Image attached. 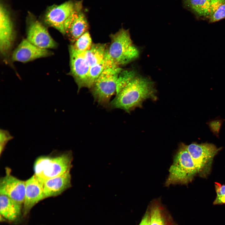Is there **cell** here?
Wrapping results in <instances>:
<instances>
[{"label": "cell", "mask_w": 225, "mask_h": 225, "mask_svg": "<svg viewBox=\"0 0 225 225\" xmlns=\"http://www.w3.org/2000/svg\"><path fill=\"white\" fill-rule=\"evenodd\" d=\"M159 207L153 206L151 210L150 225H166Z\"/></svg>", "instance_id": "23"}, {"label": "cell", "mask_w": 225, "mask_h": 225, "mask_svg": "<svg viewBox=\"0 0 225 225\" xmlns=\"http://www.w3.org/2000/svg\"><path fill=\"white\" fill-rule=\"evenodd\" d=\"M111 43L107 48L104 60L108 68H115L128 64L139 55L138 48L134 45L129 30L122 28L110 35Z\"/></svg>", "instance_id": "2"}, {"label": "cell", "mask_w": 225, "mask_h": 225, "mask_svg": "<svg viewBox=\"0 0 225 225\" xmlns=\"http://www.w3.org/2000/svg\"><path fill=\"white\" fill-rule=\"evenodd\" d=\"M215 187L217 196L213 202V205L225 204V185L215 182Z\"/></svg>", "instance_id": "24"}, {"label": "cell", "mask_w": 225, "mask_h": 225, "mask_svg": "<svg viewBox=\"0 0 225 225\" xmlns=\"http://www.w3.org/2000/svg\"><path fill=\"white\" fill-rule=\"evenodd\" d=\"M156 90L152 81L136 76L131 80L111 101L108 108H119L128 113L142 107L147 99H155Z\"/></svg>", "instance_id": "1"}, {"label": "cell", "mask_w": 225, "mask_h": 225, "mask_svg": "<svg viewBox=\"0 0 225 225\" xmlns=\"http://www.w3.org/2000/svg\"><path fill=\"white\" fill-rule=\"evenodd\" d=\"M169 172L165 183L166 187L177 184L187 185L196 175H198L196 166L186 144L183 143L179 145Z\"/></svg>", "instance_id": "3"}, {"label": "cell", "mask_w": 225, "mask_h": 225, "mask_svg": "<svg viewBox=\"0 0 225 225\" xmlns=\"http://www.w3.org/2000/svg\"><path fill=\"white\" fill-rule=\"evenodd\" d=\"M70 170L59 176L51 178L43 183L44 198L58 196L71 186Z\"/></svg>", "instance_id": "14"}, {"label": "cell", "mask_w": 225, "mask_h": 225, "mask_svg": "<svg viewBox=\"0 0 225 225\" xmlns=\"http://www.w3.org/2000/svg\"><path fill=\"white\" fill-rule=\"evenodd\" d=\"M211 0H184V4L198 17L208 18Z\"/></svg>", "instance_id": "18"}, {"label": "cell", "mask_w": 225, "mask_h": 225, "mask_svg": "<svg viewBox=\"0 0 225 225\" xmlns=\"http://www.w3.org/2000/svg\"><path fill=\"white\" fill-rule=\"evenodd\" d=\"M91 36L87 31L75 42L73 45H71L76 50L80 52H84L88 50L92 45Z\"/></svg>", "instance_id": "21"}, {"label": "cell", "mask_w": 225, "mask_h": 225, "mask_svg": "<svg viewBox=\"0 0 225 225\" xmlns=\"http://www.w3.org/2000/svg\"><path fill=\"white\" fill-rule=\"evenodd\" d=\"M72 159L70 152L40 156L34 162V175L43 183L46 180L61 175L70 170Z\"/></svg>", "instance_id": "4"}, {"label": "cell", "mask_w": 225, "mask_h": 225, "mask_svg": "<svg viewBox=\"0 0 225 225\" xmlns=\"http://www.w3.org/2000/svg\"><path fill=\"white\" fill-rule=\"evenodd\" d=\"M14 32L9 13L2 4L0 7V51L3 55L9 52L12 45Z\"/></svg>", "instance_id": "12"}, {"label": "cell", "mask_w": 225, "mask_h": 225, "mask_svg": "<svg viewBox=\"0 0 225 225\" xmlns=\"http://www.w3.org/2000/svg\"><path fill=\"white\" fill-rule=\"evenodd\" d=\"M106 49L105 44H92L88 50L84 52L85 59L90 67L103 59Z\"/></svg>", "instance_id": "17"}, {"label": "cell", "mask_w": 225, "mask_h": 225, "mask_svg": "<svg viewBox=\"0 0 225 225\" xmlns=\"http://www.w3.org/2000/svg\"><path fill=\"white\" fill-rule=\"evenodd\" d=\"M27 39L34 45L42 48H53L57 46L46 28L37 20L32 21L30 23L28 29Z\"/></svg>", "instance_id": "10"}, {"label": "cell", "mask_w": 225, "mask_h": 225, "mask_svg": "<svg viewBox=\"0 0 225 225\" xmlns=\"http://www.w3.org/2000/svg\"><path fill=\"white\" fill-rule=\"evenodd\" d=\"M122 68L105 69L90 89L95 101L108 107L112 97L116 92L117 82Z\"/></svg>", "instance_id": "5"}, {"label": "cell", "mask_w": 225, "mask_h": 225, "mask_svg": "<svg viewBox=\"0 0 225 225\" xmlns=\"http://www.w3.org/2000/svg\"><path fill=\"white\" fill-rule=\"evenodd\" d=\"M77 6L69 1L58 5L50 8L45 16V22L64 35L76 12Z\"/></svg>", "instance_id": "7"}, {"label": "cell", "mask_w": 225, "mask_h": 225, "mask_svg": "<svg viewBox=\"0 0 225 225\" xmlns=\"http://www.w3.org/2000/svg\"><path fill=\"white\" fill-rule=\"evenodd\" d=\"M105 69L106 66L104 59L100 62L90 67L86 87L90 89Z\"/></svg>", "instance_id": "20"}, {"label": "cell", "mask_w": 225, "mask_h": 225, "mask_svg": "<svg viewBox=\"0 0 225 225\" xmlns=\"http://www.w3.org/2000/svg\"><path fill=\"white\" fill-rule=\"evenodd\" d=\"M0 195L1 216L10 221L15 220L20 214L22 206L6 195Z\"/></svg>", "instance_id": "16"}, {"label": "cell", "mask_w": 225, "mask_h": 225, "mask_svg": "<svg viewBox=\"0 0 225 225\" xmlns=\"http://www.w3.org/2000/svg\"><path fill=\"white\" fill-rule=\"evenodd\" d=\"M9 131L7 130L1 129L0 130V153L4 150L8 142L13 138Z\"/></svg>", "instance_id": "25"}, {"label": "cell", "mask_w": 225, "mask_h": 225, "mask_svg": "<svg viewBox=\"0 0 225 225\" xmlns=\"http://www.w3.org/2000/svg\"><path fill=\"white\" fill-rule=\"evenodd\" d=\"M44 199L43 184L34 175L25 181V196L23 204V215H26L34 205Z\"/></svg>", "instance_id": "13"}, {"label": "cell", "mask_w": 225, "mask_h": 225, "mask_svg": "<svg viewBox=\"0 0 225 225\" xmlns=\"http://www.w3.org/2000/svg\"><path fill=\"white\" fill-rule=\"evenodd\" d=\"M150 213H149L148 212H147L142 220L139 225H150Z\"/></svg>", "instance_id": "26"}, {"label": "cell", "mask_w": 225, "mask_h": 225, "mask_svg": "<svg viewBox=\"0 0 225 225\" xmlns=\"http://www.w3.org/2000/svg\"><path fill=\"white\" fill-rule=\"evenodd\" d=\"M133 70H122L119 74L117 82L116 94L119 92L133 78L136 74Z\"/></svg>", "instance_id": "22"}, {"label": "cell", "mask_w": 225, "mask_h": 225, "mask_svg": "<svg viewBox=\"0 0 225 225\" xmlns=\"http://www.w3.org/2000/svg\"><path fill=\"white\" fill-rule=\"evenodd\" d=\"M225 18V0H211L208 18L209 22L218 21Z\"/></svg>", "instance_id": "19"}, {"label": "cell", "mask_w": 225, "mask_h": 225, "mask_svg": "<svg viewBox=\"0 0 225 225\" xmlns=\"http://www.w3.org/2000/svg\"><path fill=\"white\" fill-rule=\"evenodd\" d=\"M6 170V175L0 179V194L8 196L22 206L25 198V181L12 176L9 168Z\"/></svg>", "instance_id": "8"}, {"label": "cell", "mask_w": 225, "mask_h": 225, "mask_svg": "<svg viewBox=\"0 0 225 225\" xmlns=\"http://www.w3.org/2000/svg\"><path fill=\"white\" fill-rule=\"evenodd\" d=\"M81 2H78L76 12L66 32L73 42L87 32L88 28L87 19L81 11Z\"/></svg>", "instance_id": "15"}, {"label": "cell", "mask_w": 225, "mask_h": 225, "mask_svg": "<svg viewBox=\"0 0 225 225\" xmlns=\"http://www.w3.org/2000/svg\"><path fill=\"white\" fill-rule=\"evenodd\" d=\"M52 54L48 49L37 47L26 39H23L14 50L12 58L14 61L26 62Z\"/></svg>", "instance_id": "11"}, {"label": "cell", "mask_w": 225, "mask_h": 225, "mask_svg": "<svg viewBox=\"0 0 225 225\" xmlns=\"http://www.w3.org/2000/svg\"><path fill=\"white\" fill-rule=\"evenodd\" d=\"M70 73L78 86V91L86 87L90 66L84 56V52L75 50L70 45L69 48Z\"/></svg>", "instance_id": "9"}, {"label": "cell", "mask_w": 225, "mask_h": 225, "mask_svg": "<svg viewBox=\"0 0 225 225\" xmlns=\"http://www.w3.org/2000/svg\"><path fill=\"white\" fill-rule=\"evenodd\" d=\"M186 146L196 166L198 175L206 177L210 172L214 157L221 148L208 143L193 142Z\"/></svg>", "instance_id": "6"}]
</instances>
